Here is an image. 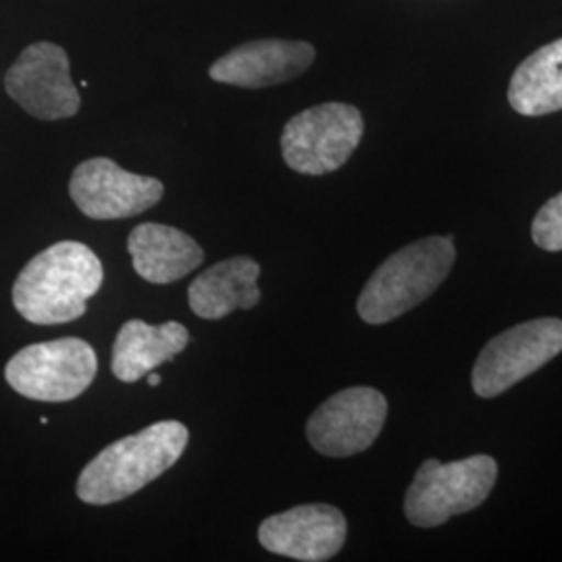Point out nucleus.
Segmentation results:
<instances>
[{"instance_id": "1", "label": "nucleus", "mask_w": 562, "mask_h": 562, "mask_svg": "<svg viewBox=\"0 0 562 562\" xmlns=\"http://www.w3.org/2000/svg\"><path fill=\"white\" fill-rule=\"evenodd\" d=\"M102 278V262L92 248L81 241H57L21 269L13 304L25 322L36 325L76 322L101 290Z\"/></svg>"}, {"instance_id": "2", "label": "nucleus", "mask_w": 562, "mask_h": 562, "mask_svg": "<svg viewBox=\"0 0 562 562\" xmlns=\"http://www.w3.org/2000/svg\"><path fill=\"white\" fill-rule=\"evenodd\" d=\"M188 438L183 423L159 422L106 446L81 471L78 498L104 506L134 496L180 461Z\"/></svg>"}, {"instance_id": "3", "label": "nucleus", "mask_w": 562, "mask_h": 562, "mask_svg": "<svg viewBox=\"0 0 562 562\" xmlns=\"http://www.w3.org/2000/svg\"><path fill=\"white\" fill-rule=\"evenodd\" d=\"M454 259V241L443 236L413 241L390 255L362 288L357 302L362 322L383 325L419 306L450 276Z\"/></svg>"}, {"instance_id": "4", "label": "nucleus", "mask_w": 562, "mask_h": 562, "mask_svg": "<svg viewBox=\"0 0 562 562\" xmlns=\"http://www.w3.org/2000/svg\"><path fill=\"white\" fill-rule=\"evenodd\" d=\"M496 480L498 464L487 454L452 462L429 459L406 492L404 515L417 527H438L485 503Z\"/></svg>"}, {"instance_id": "5", "label": "nucleus", "mask_w": 562, "mask_h": 562, "mask_svg": "<svg viewBox=\"0 0 562 562\" xmlns=\"http://www.w3.org/2000/svg\"><path fill=\"white\" fill-rule=\"evenodd\" d=\"M364 132L361 111L346 102L311 106L285 123L281 155L302 176L338 171L359 148Z\"/></svg>"}, {"instance_id": "6", "label": "nucleus", "mask_w": 562, "mask_h": 562, "mask_svg": "<svg viewBox=\"0 0 562 562\" xmlns=\"http://www.w3.org/2000/svg\"><path fill=\"white\" fill-rule=\"evenodd\" d=\"M97 371V352L88 341L60 338L25 346L7 362L4 380L30 401L67 402L90 387Z\"/></svg>"}, {"instance_id": "7", "label": "nucleus", "mask_w": 562, "mask_h": 562, "mask_svg": "<svg viewBox=\"0 0 562 562\" xmlns=\"http://www.w3.org/2000/svg\"><path fill=\"white\" fill-rule=\"evenodd\" d=\"M561 352L562 319L519 323L485 344L473 367V390L482 398H496Z\"/></svg>"}, {"instance_id": "8", "label": "nucleus", "mask_w": 562, "mask_h": 562, "mask_svg": "<svg viewBox=\"0 0 562 562\" xmlns=\"http://www.w3.org/2000/svg\"><path fill=\"white\" fill-rule=\"evenodd\" d=\"M4 88L36 120H67L80 111V92L71 80L69 57L53 42L27 46L7 71Z\"/></svg>"}, {"instance_id": "9", "label": "nucleus", "mask_w": 562, "mask_h": 562, "mask_svg": "<svg viewBox=\"0 0 562 562\" xmlns=\"http://www.w3.org/2000/svg\"><path fill=\"white\" fill-rule=\"evenodd\" d=\"M387 401L375 387H348L323 402L306 423L311 446L331 459L355 457L382 434Z\"/></svg>"}, {"instance_id": "10", "label": "nucleus", "mask_w": 562, "mask_h": 562, "mask_svg": "<svg viewBox=\"0 0 562 562\" xmlns=\"http://www.w3.org/2000/svg\"><path fill=\"white\" fill-rule=\"evenodd\" d=\"M162 192V181L125 171L106 157L80 162L69 181L71 201L94 222L136 217L161 201Z\"/></svg>"}, {"instance_id": "11", "label": "nucleus", "mask_w": 562, "mask_h": 562, "mask_svg": "<svg viewBox=\"0 0 562 562\" xmlns=\"http://www.w3.org/2000/svg\"><path fill=\"white\" fill-rule=\"evenodd\" d=\"M346 517L331 504H302L265 519L259 542L285 559L323 562L334 559L346 542Z\"/></svg>"}, {"instance_id": "12", "label": "nucleus", "mask_w": 562, "mask_h": 562, "mask_svg": "<svg viewBox=\"0 0 562 562\" xmlns=\"http://www.w3.org/2000/svg\"><path fill=\"white\" fill-rule=\"evenodd\" d=\"M315 60L308 42L255 41L223 55L209 69L211 80L238 88H269L302 76Z\"/></svg>"}, {"instance_id": "13", "label": "nucleus", "mask_w": 562, "mask_h": 562, "mask_svg": "<svg viewBox=\"0 0 562 562\" xmlns=\"http://www.w3.org/2000/svg\"><path fill=\"white\" fill-rule=\"evenodd\" d=\"M259 276L261 265L250 257H232L209 267L188 288L192 313L206 322H220L238 308H255L261 301Z\"/></svg>"}, {"instance_id": "14", "label": "nucleus", "mask_w": 562, "mask_h": 562, "mask_svg": "<svg viewBox=\"0 0 562 562\" xmlns=\"http://www.w3.org/2000/svg\"><path fill=\"white\" fill-rule=\"evenodd\" d=\"M127 250L136 273L148 283H173L204 261V252L192 236L162 223H142L127 238Z\"/></svg>"}, {"instance_id": "15", "label": "nucleus", "mask_w": 562, "mask_h": 562, "mask_svg": "<svg viewBox=\"0 0 562 562\" xmlns=\"http://www.w3.org/2000/svg\"><path fill=\"white\" fill-rule=\"evenodd\" d=\"M188 341L190 334L178 322L162 323L157 327L140 319L125 322L113 344V375L120 382H138L162 362L173 361Z\"/></svg>"}, {"instance_id": "16", "label": "nucleus", "mask_w": 562, "mask_h": 562, "mask_svg": "<svg viewBox=\"0 0 562 562\" xmlns=\"http://www.w3.org/2000/svg\"><path fill=\"white\" fill-rule=\"evenodd\" d=\"M508 102L525 117L562 111V38L522 60L510 78Z\"/></svg>"}, {"instance_id": "17", "label": "nucleus", "mask_w": 562, "mask_h": 562, "mask_svg": "<svg viewBox=\"0 0 562 562\" xmlns=\"http://www.w3.org/2000/svg\"><path fill=\"white\" fill-rule=\"evenodd\" d=\"M533 241L548 252L562 250V192L546 201L531 225Z\"/></svg>"}, {"instance_id": "18", "label": "nucleus", "mask_w": 562, "mask_h": 562, "mask_svg": "<svg viewBox=\"0 0 562 562\" xmlns=\"http://www.w3.org/2000/svg\"><path fill=\"white\" fill-rule=\"evenodd\" d=\"M146 380H148V385H150V387H155V385H159V383L162 382L161 375H159V373H155V371H150V373L146 375Z\"/></svg>"}]
</instances>
